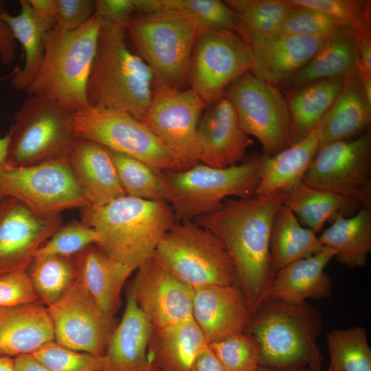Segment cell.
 I'll return each instance as SVG.
<instances>
[{
  "mask_svg": "<svg viewBox=\"0 0 371 371\" xmlns=\"http://www.w3.org/2000/svg\"><path fill=\"white\" fill-rule=\"evenodd\" d=\"M197 142L199 163L217 168L236 164L254 143L240 126L225 96L204 110L197 126Z\"/></svg>",
  "mask_w": 371,
  "mask_h": 371,
  "instance_id": "19",
  "label": "cell"
},
{
  "mask_svg": "<svg viewBox=\"0 0 371 371\" xmlns=\"http://www.w3.org/2000/svg\"><path fill=\"white\" fill-rule=\"evenodd\" d=\"M77 277L100 307L115 315L121 305V292L133 270L91 245L76 256Z\"/></svg>",
  "mask_w": 371,
  "mask_h": 371,
  "instance_id": "27",
  "label": "cell"
},
{
  "mask_svg": "<svg viewBox=\"0 0 371 371\" xmlns=\"http://www.w3.org/2000/svg\"><path fill=\"white\" fill-rule=\"evenodd\" d=\"M76 255H34L27 272L38 301L46 307L57 302L77 278Z\"/></svg>",
  "mask_w": 371,
  "mask_h": 371,
  "instance_id": "36",
  "label": "cell"
},
{
  "mask_svg": "<svg viewBox=\"0 0 371 371\" xmlns=\"http://www.w3.org/2000/svg\"><path fill=\"white\" fill-rule=\"evenodd\" d=\"M47 308L56 342L76 351L104 355L117 319L100 307L78 277L63 295Z\"/></svg>",
  "mask_w": 371,
  "mask_h": 371,
  "instance_id": "16",
  "label": "cell"
},
{
  "mask_svg": "<svg viewBox=\"0 0 371 371\" xmlns=\"http://www.w3.org/2000/svg\"><path fill=\"white\" fill-rule=\"evenodd\" d=\"M295 5L320 11L348 27L355 37H371L369 0H289Z\"/></svg>",
  "mask_w": 371,
  "mask_h": 371,
  "instance_id": "40",
  "label": "cell"
},
{
  "mask_svg": "<svg viewBox=\"0 0 371 371\" xmlns=\"http://www.w3.org/2000/svg\"><path fill=\"white\" fill-rule=\"evenodd\" d=\"M153 330L149 320L127 291L124 312L104 355V371H159L148 357Z\"/></svg>",
  "mask_w": 371,
  "mask_h": 371,
  "instance_id": "24",
  "label": "cell"
},
{
  "mask_svg": "<svg viewBox=\"0 0 371 371\" xmlns=\"http://www.w3.org/2000/svg\"><path fill=\"white\" fill-rule=\"evenodd\" d=\"M302 181L371 210V131L321 147Z\"/></svg>",
  "mask_w": 371,
  "mask_h": 371,
  "instance_id": "14",
  "label": "cell"
},
{
  "mask_svg": "<svg viewBox=\"0 0 371 371\" xmlns=\"http://www.w3.org/2000/svg\"><path fill=\"white\" fill-rule=\"evenodd\" d=\"M135 11L133 0L94 1L93 14L102 23L126 25Z\"/></svg>",
  "mask_w": 371,
  "mask_h": 371,
  "instance_id": "48",
  "label": "cell"
},
{
  "mask_svg": "<svg viewBox=\"0 0 371 371\" xmlns=\"http://www.w3.org/2000/svg\"><path fill=\"white\" fill-rule=\"evenodd\" d=\"M63 223L39 215L13 197L0 199V274L26 270L36 251Z\"/></svg>",
  "mask_w": 371,
  "mask_h": 371,
  "instance_id": "18",
  "label": "cell"
},
{
  "mask_svg": "<svg viewBox=\"0 0 371 371\" xmlns=\"http://www.w3.org/2000/svg\"><path fill=\"white\" fill-rule=\"evenodd\" d=\"M192 317L211 342L243 333L254 313L237 284L194 288Z\"/></svg>",
  "mask_w": 371,
  "mask_h": 371,
  "instance_id": "20",
  "label": "cell"
},
{
  "mask_svg": "<svg viewBox=\"0 0 371 371\" xmlns=\"http://www.w3.org/2000/svg\"><path fill=\"white\" fill-rule=\"evenodd\" d=\"M80 212L81 221L101 235L96 245L133 271L155 252L176 223L166 201L126 195L102 207H82Z\"/></svg>",
  "mask_w": 371,
  "mask_h": 371,
  "instance_id": "3",
  "label": "cell"
},
{
  "mask_svg": "<svg viewBox=\"0 0 371 371\" xmlns=\"http://www.w3.org/2000/svg\"><path fill=\"white\" fill-rule=\"evenodd\" d=\"M335 256V251L332 248L324 246L313 256L284 266L269 284L264 300L301 304L308 299L329 297L333 282L324 269Z\"/></svg>",
  "mask_w": 371,
  "mask_h": 371,
  "instance_id": "23",
  "label": "cell"
},
{
  "mask_svg": "<svg viewBox=\"0 0 371 371\" xmlns=\"http://www.w3.org/2000/svg\"><path fill=\"white\" fill-rule=\"evenodd\" d=\"M78 138L139 159L157 170L179 171L176 157L141 122L118 111L87 106L76 113Z\"/></svg>",
  "mask_w": 371,
  "mask_h": 371,
  "instance_id": "10",
  "label": "cell"
},
{
  "mask_svg": "<svg viewBox=\"0 0 371 371\" xmlns=\"http://www.w3.org/2000/svg\"><path fill=\"white\" fill-rule=\"evenodd\" d=\"M224 96L241 128L261 143L264 156L272 157L291 145L289 109L277 87L249 71L232 83Z\"/></svg>",
  "mask_w": 371,
  "mask_h": 371,
  "instance_id": "12",
  "label": "cell"
},
{
  "mask_svg": "<svg viewBox=\"0 0 371 371\" xmlns=\"http://www.w3.org/2000/svg\"><path fill=\"white\" fill-rule=\"evenodd\" d=\"M209 346L226 371H256L260 365V348L247 332L211 342Z\"/></svg>",
  "mask_w": 371,
  "mask_h": 371,
  "instance_id": "42",
  "label": "cell"
},
{
  "mask_svg": "<svg viewBox=\"0 0 371 371\" xmlns=\"http://www.w3.org/2000/svg\"><path fill=\"white\" fill-rule=\"evenodd\" d=\"M345 78L323 79L288 91L291 145L307 136L328 112Z\"/></svg>",
  "mask_w": 371,
  "mask_h": 371,
  "instance_id": "32",
  "label": "cell"
},
{
  "mask_svg": "<svg viewBox=\"0 0 371 371\" xmlns=\"http://www.w3.org/2000/svg\"><path fill=\"white\" fill-rule=\"evenodd\" d=\"M324 371H339L338 370H336V369H334L333 368H330V367H328L326 370H325Z\"/></svg>",
  "mask_w": 371,
  "mask_h": 371,
  "instance_id": "57",
  "label": "cell"
},
{
  "mask_svg": "<svg viewBox=\"0 0 371 371\" xmlns=\"http://www.w3.org/2000/svg\"><path fill=\"white\" fill-rule=\"evenodd\" d=\"M110 152L126 196L165 201L163 172L135 158L112 150Z\"/></svg>",
  "mask_w": 371,
  "mask_h": 371,
  "instance_id": "39",
  "label": "cell"
},
{
  "mask_svg": "<svg viewBox=\"0 0 371 371\" xmlns=\"http://www.w3.org/2000/svg\"><path fill=\"white\" fill-rule=\"evenodd\" d=\"M39 302L27 270L0 274V306Z\"/></svg>",
  "mask_w": 371,
  "mask_h": 371,
  "instance_id": "46",
  "label": "cell"
},
{
  "mask_svg": "<svg viewBox=\"0 0 371 371\" xmlns=\"http://www.w3.org/2000/svg\"><path fill=\"white\" fill-rule=\"evenodd\" d=\"M160 10L182 12L196 19L203 26L227 29L243 35L240 21L237 14L219 0H159Z\"/></svg>",
  "mask_w": 371,
  "mask_h": 371,
  "instance_id": "41",
  "label": "cell"
},
{
  "mask_svg": "<svg viewBox=\"0 0 371 371\" xmlns=\"http://www.w3.org/2000/svg\"><path fill=\"white\" fill-rule=\"evenodd\" d=\"M68 161L88 206L102 207L126 195L111 152L102 145L78 138Z\"/></svg>",
  "mask_w": 371,
  "mask_h": 371,
  "instance_id": "22",
  "label": "cell"
},
{
  "mask_svg": "<svg viewBox=\"0 0 371 371\" xmlns=\"http://www.w3.org/2000/svg\"><path fill=\"white\" fill-rule=\"evenodd\" d=\"M225 3L238 16L242 36L247 41L276 34L294 7L289 0H227Z\"/></svg>",
  "mask_w": 371,
  "mask_h": 371,
  "instance_id": "37",
  "label": "cell"
},
{
  "mask_svg": "<svg viewBox=\"0 0 371 371\" xmlns=\"http://www.w3.org/2000/svg\"><path fill=\"white\" fill-rule=\"evenodd\" d=\"M190 371H226L209 345L193 361Z\"/></svg>",
  "mask_w": 371,
  "mask_h": 371,
  "instance_id": "50",
  "label": "cell"
},
{
  "mask_svg": "<svg viewBox=\"0 0 371 371\" xmlns=\"http://www.w3.org/2000/svg\"><path fill=\"white\" fill-rule=\"evenodd\" d=\"M322 328L319 311L306 302L291 304L264 300L245 332L260 348V365L322 371V355L317 344Z\"/></svg>",
  "mask_w": 371,
  "mask_h": 371,
  "instance_id": "4",
  "label": "cell"
},
{
  "mask_svg": "<svg viewBox=\"0 0 371 371\" xmlns=\"http://www.w3.org/2000/svg\"><path fill=\"white\" fill-rule=\"evenodd\" d=\"M19 3L21 10L18 15H11L4 10L0 18L10 27L23 49L24 64L14 71L12 85L17 91H26L43 63L45 36L54 25L39 16L28 0H20Z\"/></svg>",
  "mask_w": 371,
  "mask_h": 371,
  "instance_id": "31",
  "label": "cell"
},
{
  "mask_svg": "<svg viewBox=\"0 0 371 371\" xmlns=\"http://www.w3.org/2000/svg\"><path fill=\"white\" fill-rule=\"evenodd\" d=\"M150 104L141 122L176 157L180 170L199 161L197 126L207 105L190 88L155 83Z\"/></svg>",
  "mask_w": 371,
  "mask_h": 371,
  "instance_id": "15",
  "label": "cell"
},
{
  "mask_svg": "<svg viewBox=\"0 0 371 371\" xmlns=\"http://www.w3.org/2000/svg\"><path fill=\"white\" fill-rule=\"evenodd\" d=\"M358 49L352 31L334 33L327 37L311 60L284 83L286 91L323 79L346 77L355 73Z\"/></svg>",
  "mask_w": 371,
  "mask_h": 371,
  "instance_id": "30",
  "label": "cell"
},
{
  "mask_svg": "<svg viewBox=\"0 0 371 371\" xmlns=\"http://www.w3.org/2000/svg\"><path fill=\"white\" fill-rule=\"evenodd\" d=\"M30 355L52 371H104L106 366L104 355L76 351L54 340Z\"/></svg>",
  "mask_w": 371,
  "mask_h": 371,
  "instance_id": "44",
  "label": "cell"
},
{
  "mask_svg": "<svg viewBox=\"0 0 371 371\" xmlns=\"http://www.w3.org/2000/svg\"><path fill=\"white\" fill-rule=\"evenodd\" d=\"M9 138L8 133L0 137V166L6 164Z\"/></svg>",
  "mask_w": 371,
  "mask_h": 371,
  "instance_id": "53",
  "label": "cell"
},
{
  "mask_svg": "<svg viewBox=\"0 0 371 371\" xmlns=\"http://www.w3.org/2000/svg\"><path fill=\"white\" fill-rule=\"evenodd\" d=\"M283 205L302 225L316 234L322 230L325 223H333L339 216H351L360 209L351 200L302 181L286 191Z\"/></svg>",
  "mask_w": 371,
  "mask_h": 371,
  "instance_id": "33",
  "label": "cell"
},
{
  "mask_svg": "<svg viewBox=\"0 0 371 371\" xmlns=\"http://www.w3.org/2000/svg\"><path fill=\"white\" fill-rule=\"evenodd\" d=\"M16 43L8 24L0 18V62L8 66L16 58Z\"/></svg>",
  "mask_w": 371,
  "mask_h": 371,
  "instance_id": "49",
  "label": "cell"
},
{
  "mask_svg": "<svg viewBox=\"0 0 371 371\" xmlns=\"http://www.w3.org/2000/svg\"><path fill=\"white\" fill-rule=\"evenodd\" d=\"M54 340L50 315L40 302L0 306V356L30 355Z\"/></svg>",
  "mask_w": 371,
  "mask_h": 371,
  "instance_id": "25",
  "label": "cell"
},
{
  "mask_svg": "<svg viewBox=\"0 0 371 371\" xmlns=\"http://www.w3.org/2000/svg\"><path fill=\"white\" fill-rule=\"evenodd\" d=\"M329 367L339 371H371V349L366 329H335L326 335Z\"/></svg>",
  "mask_w": 371,
  "mask_h": 371,
  "instance_id": "38",
  "label": "cell"
},
{
  "mask_svg": "<svg viewBox=\"0 0 371 371\" xmlns=\"http://www.w3.org/2000/svg\"><path fill=\"white\" fill-rule=\"evenodd\" d=\"M256 371H311L307 368L297 367L288 368H276L265 366H260Z\"/></svg>",
  "mask_w": 371,
  "mask_h": 371,
  "instance_id": "55",
  "label": "cell"
},
{
  "mask_svg": "<svg viewBox=\"0 0 371 371\" xmlns=\"http://www.w3.org/2000/svg\"><path fill=\"white\" fill-rule=\"evenodd\" d=\"M76 113L49 98L28 95L13 115L6 164L28 166L68 160L78 139Z\"/></svg>",
  "mask_w": 371,
  "mask_h": 371,
  "instance_id": "8",
  "label": "cell"
},
{
  "mask_svg": "<svg viewBox=\"0 0 371 371\" xmlns=\"http://www.w3.org/2000/svg\"><path fill=\"white\" fill-rule=\"evenodd\" d=\"M13 197L41 216L88 206L69 161L28 166H0V199Z\"/></svg>",
  "mask_w": 371,
  "mask_h": 371,
  "instance_id": "13",
  "label": "cell"
},
{
  "mask_svg": "<svg viewBox=\"0 0 371 371\" xmlns=\"http://www.w3.org/2000/svg\"><path fill=\"white\" fill-rule=\"evenodd\" d=\"M251 67L250 46L240 34L205 27L193 49L188 79L190 89L210 106Z\"/></svg>",
  "mask_w": 371,
  "mask_h": 371,
  "instance_id": "11",
  "label": "cell"
},
{
  "mask_svg": "<svg viewBox=\"0 0 371 371\" xmlns=\"http://www.w3.org/2000/svg\"><path fill=\"white\" fill-rule=\"evenodd\" d=\"M101 23L93 14L73 31L49 30L43 60L25 91L27 95L49 98L75 112L88 106L87 85Z\"/></svg>",
  "mask_w": 371,
  "mask_h": 371,
  "instance_id": "5",
  "label": "cell"
},
{
  "mask_svg": "<svg viewBox=\"0 0 371 371\" xmlns=\"http://www.w3.org/2000/svg\"><path fill=\"white\" fill-rule=\"evenodd\" d=\"M262 154L249 155L240 163L213 168L201 163L183 170L163 172L164 201L176 222L193 221L219 210L229 196L255 195Z\"/></svg>",
  "mask_w": 371,
  "mask_h": 371,
  "instance_id": "6",
  "label": "cell"
},
{
  "mask_svg": "<svg viewBox=\"0 0 371 371\" xmlns=\"http://www.w3.org/2000/svg\"><path fill=\"white\" fill-rule=\"evenodd\" d=\"M371 102L357 71L346 77L343 87L327 113L319 148L333 142L359 137L370 129Z\"/></svg>",
  "mask_w": 371,
  "mask_h": 371,
  "instance_id": "29",
  "label": "cell"
},
{
  "mask_svg": "<svg viewBox=\"0 0 371 371\" xmlns=\"http://www.w3.org/2000/svg\"><path fill=\"white\" fill-rule=\"evenodd\" d=\"M323 247L319 236L304 227L289 208L284 205L279 207L270 233L271 267L274 276L284 266L310 257Z\"/></svg>",
  "mask_w": 371,
  "mask_h": 371,
  "instance_id": "35",
  "label": "cell"
},
{
  "mask_svg": "<svg viewBox=\"0 0 371 371\" xmlns=\"http://www.w3.org/2000/svg\"><path fill=\"white\" fill-rule=\"evenodd\" d=\"M56 30L65 32L78 29L94 13L93 0H55Z\"/></svg>",
  "mask_w": 371,
  "mask_h": 371,
  "instance_id": "47",
  "label": "cell"
},
{
  "mask_svg": "<svg viewBox=\"0 0 371 371\" xmlns=\"http://www.w3.org/2000/svg\"><path fill=\"white\" fill-rule=\"evenodd\" d=\"M100 234L82 221L62 223L34 255L74 256L91 245H98Z\"/></svg>",
  "mask_w": 371,
  "mask_h": 371,
  "instance_id": "43",
  "label": "cell"
},
{
  "mask_svg": "<svg viewBox=\"0 0 371 371\" xmlns=\"http://www.w3.org/2000/svg\"><path fill=\"white\" fill-rule=\"evenodd\" d=\"M208 345L192 316L153 329L148 357L159 371H190L196 357Z\"/></svg>",
  "mask_w": 371,
  "mask_h": 371,
  "instance_id": "26",
  "label": "cell"
},
{
  "mask_svg": "<svg viewBox=\"0 0 371 371\" xmlns=\"http://www.w3.org/2000/svg\"><path fill=\"white\" fill-rule=\"evenodd\" d=\"M328 36L251 38L247 41L251 54L250 72L273 86H282L311 60Z\"/></svg>",
  "mask_w": 371,
  "mask_h": 371,
  "instance_id": "21",
  "label": "cell"
},
{
  "mask_svg": "<svg viewBox=\"0 0 371 371\" xmlns=\"http://www.w3.org/2000/svg\"><path fill=\"white\" fill-rule=\"evenodd\" d=\"M3 7H4V1L0 0V15L4 10Z\"/></svg>",
  "mask_w": 371,
  "mask_h": 371,
  "instance_id": "56",
  "label": "cell"
},
{
  "mask_svg": "<svg viewBox=\"0 0 371 371\" xmlns=\"http://www.w3.org/2000/svg\"><path fill=\"white\" fill-rule=\"evenodd\" d=\"M203 27L192 16L161 9L132 17L126 34L137 55L153 72L155 83L181 89L188 77L194 45Z\"/></svg>",
  "mask_w": 371,
  "mask_h": 371,
  "instance_id": "7",
  "label": "cell"
},
{
  "mask_svg": "<svg viewBox=\"0 0 371 371\" xmlns=\"http://www.w3.org/2000/svg\"><path fill=\"white\" fill-rule=\"evenodd\" d=\"M124 25L101 23L87 85L89 105L127 113L141 120L153 95L151 69L126 42Z\"/></svg>",
  "mask_w": 371,
  "mask_h": 371,
  "instance_id": "2",
  "label": "cell"
},
{
  "mask_svg": "<svg viewBox=\"0 0 371 371\" xmlns=\"http://www.w3.org/2000/svg\"><path fill=\"white\" fill-rule=\"evenodd\" d=\"M327 113L304 138L272 157L262 155L256 195L287 191L301 182L318 152Z\"/></svg>",
  "mask_w": 371,
  "mask_h": 371,
  "instance_id": "28",
  "label": "cell"
},
{
  "mask_svg": "<svg viewBox=\"0 0 371 371\" xmlns=\"http://www.w3.org/2000/svg\"><path fill=\"white\" fill-rule=\"evenodd\" d=\"M154 253L175 276L193 288L237 284L236 269L223 243L193 221L176 222Z\"/></svg>",
  "mask_w": 371,
  "mask_h": 371,
  "instance_id": "9",
  "label": "cell"
},
{
  "mask_svg": "<svg viewBox=\"0 0 371 371\" xmlns=\"http://www.w3.org/2000/svg\"><path fill=\"white\" fill-rule=\"evenodd\" d=\"M28 2L39 16L54 27L56 21L55 0H28Z\"/></svg>",
  "mask_w": 371,
  "mask_h": 371,
  "instance_id": "51",
  "label": "cell"
},
{
  "mask_svg": "<svg viewBox=\"0 0 371 371\" xmlns=\"http://www.w3.org/2000/svg\"><path fill=\"white\" fill-rule=\"evenodd\" d=\"M0 371H16L14 358L0 356Z\"/></svg>",
  "mask_w": 371,
  "mask_h": 371,
  "instance_id": "54",
  "label": "cell"
},
{
  "mask_svg": "<svg viewBox=\"0 0 371 371\" xmlns=\"http://www.w3.org/2000/svg\"><path fill=\"white\" fill-rule=\"evenodd\" d=\"M319 240L335 251L340 264L351 269L364 267L371 251V210L360 208L351 216H338Z\"/></svg>",
  "mask_w": 371,
  "mask_h": 371,
  "instance_id": "34",
  "label": "cell"
},
{
  "mask_svg": "<svg viewBox=\"0 0 371 371\" xmlns=\"http://www.w3.org/2000/svg\"><path fill=\"white\" fill-rule=\"evenodd\" d=\"M345 30L352 31L341 22L320 11L294 5L279 30L273 35L328 36Z\"/></svg>",
  "mask_w": 371,
  "mask_h": 371,
  "instance_id": "45",
  "label": "cell"
},
{
  "mask_svg": "<svg viewBox=\"0 0 371 371\" xmlns=\"http://www.w3.org/2000/svg\"><path fill=\"white\" fill-rule=\"evenodd\" d=\"M14 363L16 371H52L30 355L15 357Z\"/></svg>",
  "mask_w": 371,
  "mask_h": 371,
  "instance_id": "52",
  "label": "cell"
},
{
  "mask_svg": "<svg viewBox=\"0 0 371 371\" xmlns=\"http://www.w3.org/2000/svg\"><path fill=\"white\" fill-rule=\"evenodd\" d=\"M286 191L247 198L227 199L217 211L193 221L225 245L236 272L237 284L255 314L274 275L271 267L270 233Z\"/></svg>",
  "mask_w": 371,
  "mask_h": 371,
  "instance_id": "1",
  "label": "cell"
},
{
  "mask_svg": "<svg viewBox=\"0 0 371 371\" xmlns=\"http://www.w3.org/2000/svg\"><path fill=\"white\" fill-rule=\"evenodd\" d=\"M128 292L153 329L192 316L194 288L175 276L155 253L136 269Z\"/></svg>",
  "mask_w": 371,
  "mask_h": 371,
  "instance_id": "17",
  "label": "cell"
}]
</instances>
